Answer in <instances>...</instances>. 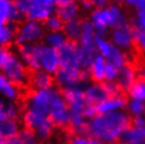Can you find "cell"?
Masks as SVG:
<instances>
[{"instance_id": "43", "label": "cell", "mask_w": 145, "mask_h": 144, "mask_svg": "<svg viewBox=\"0 0 145 144\" xmlns=\"http://www.w3.org/2000/svg\"><path fill=\"white\" fill-rule=\"evenodd\" d=\"M88 144H104V143L101 142V141L97 140V139H95V138L89 137V142H88Z\"/></svg>"}, {"instance_id": "18", "label": "cell", "mask_w": 145, "mask_h": 144, "mask_svg": "<svg viewBox=\"0 0 145 144\" xmlns=\"http://www.w3.org/2000/svg\"><path fill=\"white\" fill-rule=\"evenodd\" d=\"M108 93L105 88L104 82H91L85 90V100L88 104L97 105L107 99Z\"/></svg>"}, {"instance_id": "7", "label": "cell", "mask_w": 145, "mask_h": 144, "mask_svg": "<svg viewBox=\"0 0 145 144\" xmlns=\"http://www.w3.org/2000/svg\"><path fill=\"white\" fill-rule=\"evenodd\" d=\"M135 29L129 23H123L109 31L108 38L112 43L120 50L127 52L135 46Z\"/></svg>"}, {"instance_id": "20", "label": "cell", "mask_w": 145, "mask_h": 144, "mask_svg": "<svg viewBox=\"0 0 145 144\" xmlns=\"http://www.w3.org/2000/svg\"><path fill=\"white\" fill-rule=\"evenodd\" d=\"M106 65H107V61L105 58H103L101 55L97 54L88 69L89 80H91L93 82H103Z\"/></svg>"}, {"instance_id": "35", "label": "cell", "mask_w": 145, "mask_h": 144, "mask_svg": "<svg viewBox=\"0 0 145 144\" xmlns=\"http://www.w3.org/2000/svg\"><path fill=\"white\" fill-rule=\"evenodd\" d=\"M135 46L141 54L145 55V33L135 31Z\"/></svg>"}, {"instance_id": "16", "label": "cell", "mask_w": 145, "mask_h": 144, "mask_svg": "<svg viewBox=\"0 0 145 144\" xmlns=\"http://www.w3.org/2000/svg\"><path fill=\"white\" fill-rule=\"evenodd\" d=\"M138 79L137 76V67L131 63H127L119 69V74H118V78H117V84L119 85L121 90L126 94L129 90L133 84H134Z\"/></svg>"}, {"instance_id": "27", "label": "cell", "mask_w": 145, "mask_h": 144, "mask_svg": "<svg viewBox=\"0 0 145 144\" xmlns=\"http://www.w3.org/2000/svg\"><path fill=\"white\" fill-rule=\"evenodd\" d=\"M66 41H67V39H66L65 35L62 31L61 32H48L44 35L43 38L44 44H46L50 47H53L57 50L65 43Z\"/></svg>"}, {"instance_id": "49", "label": "cell", "mask_w": 145, "mask_h": 144, "mask_svg": "<svg viewBox=\"0 0 145 144\" xmlns=\"http://www.w3.org/2000/svg\"><path fill=\"white\" fill-rule=\"evenodd\" d=\"M2 140H3V139H2V138L0 137V142H1V141H2Z\"/></svg>"}, {"instance_id": "41", "label": "cell", "mask_w": 145, "mask_h": 144, "mask_svg": "<svg viewBox=\"0 0 145 144\" xmlns=\"http://www.w3.org/2000/svg\"><path fill=\"white\" fill-rule=\"evenodd\" d=\"M74 2H76V0H56V7H64V5L74 3Z\"/></svg>"}, {"instance_id": "30", "label": "cell", "mask_w": 145, "mask_h": 144, "mask_svg": "<svg viewBox=\"0 0 145 144\" xmlns=\"http://www.w3.org/2000/svg\"><path fill=\"white\" fill-rule=\"evenodd\" d=\"M126 109L131 117L143 116L145 114V101L129 99Z\"/></svg>"}, {"instance_id": "5", "label": "cell", "mask_w": 145, "mask_h": 144, "mask_svg": "<svg viewBox=\"0 0 145 144\" xmlns=\"http://www.w3.org/2000/svg\"><path fill=\"white\" fill-rule=\"evenodd\" d=\"M48 118L53 123L56 132L61 134L67 133L71 123L69 105L62 96L61 90H59L58 87L55 90L54 97L51 102Z\"/></svg>"}, {"instance_id": "2", "label": "cell", "mask_w": 145, "mask_h": 144, "mask_svg": "<svg viewBox=\"0 0 145 144\" xmlns=\"http://www.w3.org/2000/svg\"><path fill=\"white\" fill-rule=\"evenodd\" d=\"M97 35L107 36L109 31L126 22V14L119 4H109L106 7L94 9L89 14Z\"/></svg>"}, {"instance_id": "31", "label": "cell", "mask_w": 145, "mask_h": 144, "mask_svg": "<svg viewBox=\"0 0 145 144\" xmlns=\"http://www.w3.org/2000/svg\"><path fill=\"white\" fill-rule=\"evenodd\" d=\"M43 25L45 29H47L48 32H61L63 29L64 22L59 18L58 15L55 14L53 16H51L50 18H47L43 22Z\"/></svg>"}, {"instance_id": "15", "label": "cell", "mask_w": 145, "mask_h": 144, "mask_svg": "<svg viewBox=\"0 0 145 144\" xmlns=\"http://www.w3.org/2000/svg\"><path fill=\"white\" fill-rule=\"evenodd\" d=\"M129 98L127 97L126 94H120L117 96H112L108 97L107 99L98 104L97 107V112L99 114H106V113L117 112V111H125L127 108Z\"/></svg>"}, {"instance_id": "9", "label": "cell", "mask_w": 145, "mask_h": 144, "mask_svg": "<svg viewBox=\"0 0 145 144\" xmlns=\"http://www.w3.org/2000/svg\"><path fill=\"white\" fill-rule=\"evenodd\" d=\"M37 46H38L40 69L51 75H55L60 67V58L58 50L44 43H38Z\"/></svg>"}, {"instance_id": "14", "label": "cell", "mask_w": 145, "mask_h": 144, "mask_svg": "<svg viewBox=\"0 0 145 144\" xmlns=\"http://www.w3.org/2000/svg\"><path fill=\"white\" fill-rule=\"evenodd\" d=\"M17 55L31 72L40 69L37 44H25V45L18 46Z\"/></svg>"}, {"instance_id": "10", "label": "cell", "mask_w": 145, "mask_h": 144, "mask_svg": "<svg viewBox=\"0 0 145 144\" xmlns=\"http://www.w3.org/2000/svg\"><path fill=\"white\" fill-rule=\"evenodd\" d=\"M56 9L57 7L55 5H48L44 3L42 0H29L25 18L27 20L43 23L47 18L56 14Z\"/></svg>"}, {"instance_id": "1", "label": "cell", "mask_w": 145, "mask_h": 144, "mask_svg": "<svg viewBox=\"0 0 145 144\" xmlns=\"http://www.w3.org/2000/svg\"><path fill=\"white\" fill-rule=\"evenodd\" d=\"M131 117L127 111L99 114L88 121V137L95 138L104 144L121 140V137L131 127Z\"/></svg>"}, {"instance_id": "22", "label": "cell", "mask_w": 145, "mask_h": 144, "mask_svg": "<svg viewBox=\"0 0 145 144\" xmlns=\"http://www.w3.org/2000/svg\"><path fill=\"white\" fill-rule=\"evenodd\" d=\"M16 29L14 23H0V46H10L14 43Z\"/></svg>"}, {"instance_id": "40", "label": "cell", "mask_w": 145, "mask_h": 144, "mask_svg": "<svg viewBox=\"0 0 145 144\" xmlns=\"http://www.w3.org/2000/svg\"><path fill=\"white\" fill-rule=\"evenodd\" d=\"M137 76H138V79L145 81V63H142L137 66Z\"/></svg>"}, {"instance_id": "51", "label": "cell", "mask_w": 145, "mask_h": 144, "mask_svg": "<svg viewBox=\"0 0 145 144\" xmlns=\"http://www.w3.org/2000/svg\"><path fill=\"white\" fill-rule=\"evenodd\" d=\"M62 144H64V143H62Z\"/></svg>"}, {"instance_id": "6", "label": "cell", "mask_w": 145, "mask_h": 144, "mask_svg": "<svg viewBox=\"0 0 145 144\" xmlns=\"http://www.w3.org/2000/svg\"><path fill=\"white\" fill-rule=\"evenodd\" d=\"M44 35L45 27L43 23L26 19L17 25L14 43L17 46L25 44H38L40 40L44 38Z\"/></svg>"}, {"instance_id": "47", "label": "cell", "mask_w": 145, "mask_h": 144, "mask_svg": "<svg viewBox=\"0 0 145 144\" xmlns=\"http://www.w3.org/2000/svg\"><path fill=\"white\" fill-rule=\"evenodd\" d=\"M110 1H112L114 4H119L120 5V3H122L124 0H110Z\"/></svg>"}, {"instance_id": "8", "label": "cell", "mask_w": 145, "mask_h": 144, "mask_svg": "<svg viewBox=\"0 0 145 144\" xmlns=\"http://www.w3.org/2000/svg\"><path fill=\"white\" fill-rule=\"evenodd\" d=\"M55 83L59 87L71 86L81 81H88L89 74L88 71H84L77 67H59L54 75Z\"/></svg>"}, {"instance_id": "45", "label": "cell", "mask_w": 145, "mask_h": 144, "mask_svg": "<svg viewBox=\"0 0 145 144\" xmlns=\"http://www.w3.org/2000/svg\"><path fill=\"white\" fill-rule=\"evenodd\" d=\"M44 3L48 4V5H55L56 7V0H42Z\"/></svg>"}, {"instance_id": "29", "label": "cell", "mask_w": 145, "mask_h": 144, "mask_svg": "<svg viewBox=\"0 0 145 144\" xmlns=\"http://www.w3.org/2000/svg\"><path fill=\"white\" fill-rule=\"evenodd\" d=\"M127 96L129 99L145 101V81L137 79L133 84V86L127 92Z\"/></svg>"}, {"instance_id": "25", "label": "cell", "mask_w": 145, "mask_h": 144, "mask_svg": "<svg viewBox=\"0 0 145 144\" xmlns=\"http://www.w3.org/2000/svg\"><path fill=\"white\" fill-rule=\"evenodd\" d=\"M106 61L108 64L114 65L115 67L120 69L128 63V56H127L126 52L120 50L117 46H114L110 55L106 58Z\"/></svg>"}, {"instance_id": "23", "label": "cell", "mask_w": 145, "mask_h": 144, "mask_svg": "<svg viewBox=\"0 0 145 144\" xmlns=\"http://www.w3.org/2000/svg\"><path fill=\"white\" fill-rule=\"evenodd\" d=\"M0 144H39L36 136L32 132H29L26 128L20 130V133L15 138L12 139H4L0 142Z\"/></svg>"}, {"instance_id": "24", "label": "cell", "mask_w": 145, "mask_h": 144, "mask_svg": "<svg viewBox=\"0 0 145 144\" xmlns=\"http://www.w3.org/2000/svg\"><path fill=\"white\" fill-rule=\"evenodd\" d=\"M62 32L64 33L66 39L72 42H78L81 34V20L78 18L74 20H69L67 22H64Z\"/></svg>"}, {"instance_id": "26", "label": "cell", "mask_w": 145, "mask_h": 144, "mask_svg": "<svg viewBox=\"0 0 145 144\" xmlns=\"http://www.w3.org/2000/svg\"><path fill=\"white\" fill-rule=\"evenodd\" d=\"M56 14L58 15L59 18L61 19L63 22L74 20V19L78 18V15H79V5L76 2H74V3L67 4V5H64V7H57Z\"/></svg>"}, {"instance_id": "32", "label": "cell", "mask_w": 145, "mask_h": 144, "mask_svg": "<svg viewBox=\"0 0 145 144\" xmlns=\"http://www.w3.org/2000/svg\"><path fill=\"white\" fill-rule=\"evenodd\" d=\"M62 135V134H61ZM64 144H88L89 137L84 135H62Z\"/></svg>"}, {"instance_id": "46", "label": "cell", "mask_w": 145, "mask_h": 144, "mask_svg": "<svg viewBox=\"0 0 145 144\" xmlns=\"http://www.w3.org/2000/svg\"><path fill=\"white\" fill-rule=\"evenodd\" d=\"M128 144H145V140L135 141V142H131V143H128Z\"/></svg>"}, {"instance_id": "12", "label": "cell", "mask_w": 145, "mask_h": 144, "mask_svg": "<svg viewBox=\"0 0 145 144\" xmlns=\"http://www.w3.org/2000/svg\"><path fill=\"white\" fill-rule=\"evenodd\" d=\"M25 92L26 90H21L20 87L15 85L0 72V97L3 100L19 103L25 94Z\"/></svg>"}, {"instance_id": "17", "label": "cell", "mask_w": 145, "mask_h": 144, "mask_svg": "<svg viewBox=\"0 0 145 144\" xmlns=\"http://www.w3.org/2000/svg\"><path fill=\"white\" fill-rule=\"evenodd\" d=\"M54 75H51V74L44 72L42 69L31 72V78H29V90H47V88L54 87Z\"/></svg>"}, {"instance_id": "48", "label": "cell", "mask_w": 145, "mask_h": 144, "mask_svg": "<svg viewBox=\"0 0 145 144\" xmlns=\"http://www.w3.org/2000/svg\"><path fill=\"white\" fill-rule=\"evenodd\" d=\"M110 144H124L123 142H122V141H116V142H114V143H110Z\"/></svg>"}, {"instance_id": "21", "label": "cell", "mask_w": 145, "mask_h": 144, "mask_svg": "<svg viewBox=\"0 0 145 144\" xmlns=\"http://www.w3.org/2000/svg\"><path fill=\"white\" fill-rule=\"evenodd\" d=\"M21 130L20 119H4L0 121V137L3 140L15 138Z\"/></svg>"}, {"instance_id": "37", "label": "cell", "mask_w": 145, "mask_h": 144, "mask_svg": "<svg viewBox=\"0 0 145 144\" xmlns=\"http://www.w3.org/2000/svg\"><path fill=\"white\" fill-rule=\"evenodd\" d=\"M12 53L13 50L10 48V46H0V67L8 59Z\"/></svg>"}, {"instance_id": "33", "label": "cell", "mask_w": 145, "mask_h": 144, "mask_svg": "<svg viewBox=\"0 0 145 144\" xmlns=\"http://www.w3.org/2000/svg\"><path fill=\"white\" fill-rule=\"evenodd\" d=\"M131 25L135 31L145 33V11H138L136 17L131 20Z\"/></svg>"}, {"instance_id": "13", "label": "cell", "mask_w": 145, "mask_h": 144, "mask_svg": "<svg viewBox=\"0 0 145 144\" xmlns=\"http://www.w3.org/2000/svg\"><path fill=\"white\" fill-rule=\"evenodd\" d=\"M25 15L19 11L14 1L0 0V23H18L22 22Z\"/></svg>"}, {"instance_id": "34", "label": "cell", "mask_w": 145, "mask_h": 144, "mask_svg": "<svg viewBox=\"0 0 145 144\" xmlns=\"http://www.w3.org/2000/svg\"><path fill=\"white\" fill-rule=\"evenodd\" d=\"M118 74H119V69L115 67L114 65L107 63L103 82H116L117 78H118Z\"/></svg>"}, {"instance_id": "38", "label": "cell", "mask_w": 145, "mask_h": 144, "mask_svg": "<svg viewBox=\"0 0 145 144\" xmlns=\"http://www.w3.org/2000/svg\"><path fill=\"white\" fill-rule=\"evenodd\" d=\"M80 7L86 12H91L95 7L93 5V3L91 2V0H81L80 1Z\"/></svg>"}, {"instance_id": "50", "label": "cell", "mask_w": 145, "mask_h": 144, "mask_svg": "<svg viewBox=\"0 0 145 144\" xmlns=\"http://www.w3.org/2000/svg\"><path fill=\"white\" fill-rule=\"evenodd\" d=\"M11 1H15V0H11Z\"/></svg>"}, {"instance_id": "44", "label": "cell", "mask_w": 145, "mask_h": 144, "mask_svg": "<svg viewBox=\"0 0 145 144\" xmlns=\"http://www.w3.org/2000/svg\"><path fill=\"white\" fill-rule=\"evenodd\" d=\"M135 2H136V0H124L123 1V3H125L128 7H134Z\"/></svg>"}, {"instance_id": "19", "label": "cell", "mask_w": 145, "mask_h": 144, "mask_svg": "<svg viewBox=\"0 0 145 144\" xmlns=\"http://www.w3.org/2000/svg\"><path fill=\"white\" fill-rule=\"evenodd\" d=\"M97 32L89 18L81 20V34L78 44L80 46H96Z\"/></svg>"}, {"instance_id": "39", "label": "cell", "mask_w": 145, "mask_h": 144, "mask_svg": "<svg viewBox=\"0 0 145 144\" xmlns=\"http://www.w3.org/2000/svg\"><path fill=\"white\" fill-rule=\"evenodd\" d=\"M109 1L110 0H91L95 9H102V7H106L109 5Z\"/></svg>"}, {"instance_id": "4", "label": "cell", "mask_w": 145, "mask_h": 144, "mask_svg": "<svg viewBox=\"0 0 145 144\" xmlns=\"http://www.w3.org/2000/svg\"><path fill=\"white\" fill-rule=\"evenodd\" d=\"M0 69L7 79L21 90H25L26 87H29L31 71L22 62L17 53L13 52L8 59L1 65Z\"/></svg>"}, {"instance_id": "11", "label": "cell", "mask_w": 145, "mask_h": 144, "mask_svg": "<svg viewBox=\"0 0 145 144\" xmlns=\"http://www.w3.org/2000/svg\"><path fill=\"white\" fill-rule=\"evenodd\" d=\"M79 44L72 41H66L58 50L60 58V67H77L80 69L78 60Z\"/></svg>"}, {"instance_id": "28", "label": "cell", "mask_w": 145, "mask_h": 144, "mask_svg": "<svg viewBox=\"0 0 145 144\" xmlns=\"http://www.w3.org/2000/svg\"><path fill=\"white\" fill-rule=\"evenodd\" d=\"M114 44L112 41L107 38V36H99L97 35L96 37V50L99 55H101L103 58H107L112 53V48H114Z\"/></svg>"}, {"instance_id": "42", "label": "cell", "mask_w": 145, "mask_h": 144, "mask_svg": "<svg viewBox=\"0 0 145 144\" xmlns=\"http://www.w3.org/2000/svg\"><path fill=\"white\" fill-rule=\"evenodd\" d=\"M134 7L138 11H145V0H136Z\"/></svg>"}, {"instance_id": "36", "label": "cell", "mask_w": 145, "mask_h": 144, "mask_svg": "<svg viewBox=\"0 0 145 144\" xmlns=\"http://www.w3.org/2000/svg\"><path fill=\"white\" fill-rule=\"evenodd\" d=\"M104 85H105V88H106V90H107V93H108L109 97L123 94V92L121 90V88H120L119 85L117 84V82H104ZM124 94H125V93H124Z\"/></svg>"}, {"instance_id": "3", "label": "cell", "mask_w": 145, "mask_h": 144, "mask_svg": "<svg viewBox=\"0 0 145 144\" xmlns=\"http://www.w3.org/2000/svg\"><path fill=\"white\" fill-rule=\"evenodd\" d=\"M20 122L23 128L29 130L36 136L39 144H48L56 133L48 116L38 114L29 109H22Z\"/></svg>"}]
</instances>
